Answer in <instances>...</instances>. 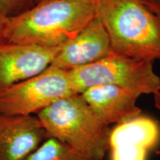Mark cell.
<instances>
[{"instance_id":"6da1fadb","label":"cell","mask_w":160,"mask_h":160,"mask_svg":"<svg viewBox=\"0 0 160 160\" xmlns=\"http://www.w3.org/2000/svg\"><path fill=\"white\" fill-rule=\"evenodd\" d=\"M96 17L95 0H51L4 18L1 42L60 48Z\"/></svg>"},{"instance_id":"7a4b0ae2","label":"cell","mask_w":160,"mask_h":160,"mask_svg":"<svg viewBox=\"0 0 160 160\" xmlns=\"http://www.w3.org/2000/svg\"><path fill=\"white\" fill-rule=\"evenodd\" d=\"M95 7L113 53L160 60V19L142 0H95Z\"/></svg>"},{"instance_id":"3957f363","label":"cell","mask_w":160,"mask_h":160,"mask_svg":"<svg viewBox=\"0 0 160 160\" xmlns=\"http://www.w3.org/2000/svg\"><path fill=\"white\" fill-rule=\"evenodd\" d=\"M37 116L48 137L67 144L86 157L103 160L111 130L96 117L80 94L53 102Z\"/></svg>"},{"instance_id":"277c9868","label":"cell","mask_w":160,"mask_h":160,"mask_svg":"<svg viewBox=\"0 0 160 160\" xmlns=\"http://www.w3.org/2000/svg\"><path fill=\"white\" fill-rule=\"evenodd\" d=\"M153 62L112 52L103 59L68 71L72 87L79 94L91 86L113 85L139 98L160 90V78L153 71Z\"/></svg>"},{"instance_id":"5b68a950","label":"cell","mask_w":160,"mask_h":160,"mask_svg":"<svg viewBox=\"0 0 160 160\" xmlns=\"http://www.w3.org/2000/svg\"><path fill=\"white\" fill-rule=\"evenodd\" d=\"M77 94L68 71L50 65L39 74L0 92V113L37 115L57 99Z\"/></svg>"},{"instance_id":"8992f818","label":"cell","mask_w":160,"mask_h":160,"mask_svg":"<svg viewBox=\"0 0 160 160\" xmlns=\"http://www.w3.org/2000/svg\"><path fill=\"white\" fill-rule=\"evenodd\" d=\"M59 48L0 42V92L45 71Z\"/></svg>"},{"instance_id":"52a82bcc","label":"cell","mask_w":160,"mask_h":160,"mask_svg":"<svg viewBox=\"0 0 160 160\" xmlns=\"http://www.w3.org/2000/svg\"><path fill=\"white\" fill-rule=\"evenodd\" d=\"M112 52L108 34L100 19L95 17L60 47L51 65L71 71L99 61Z\"/></svg>"},{"instance_id":"ba28073f","label":"cell","mask_w":160,"mask_h":160,"mask_svg":"<svg viewBox=\"0 0 160 160\" xmlns=\"http://www.w3.org/2000/svg\"><path fill=\"white\" fill-rule=\"evenodd\" d=\"M160 142V128L152 118L138 116L116 125L111 132V160H147Z\"/></svg>"},{"instance_id":"9c48e42d","label":"cell","mask_w":160,"mask_h":160,"mask_svg":"<svg viewBox=\"0 0 160 160\" xmlns=\"http://www.w3.org/2000/svg\"><path fill=\"white\" fill-rule=\"evenodd\" d=\"M47 138L37 115L0 113V160H25Z\"/></svg>"},{"instance_id":"30bf717a","label":"cell","mask_w":160,"mask_h":160,"mask_svg":"<svg viewBox=\"0 0 160 160\" xmlns=\"http://www.w3.org/2000/svg\"><path fill=\"white\" fill-rule=\"evenodd\" d=\"M104 125H119L141 114L137 96L118 86L97 85L79 93Z\"/></svg>"},{"instance_id":"8fae6325","label":"cell","mask_w":160,"mask_h":160,"mask_svg":"<svg viewBox=\"0 0 160 160\" xmlns=\"http://www.w3.org/2000/svg\"><path fill=\"white\" fill-rule=\"evenodd\" d=\"M25 160H94L57 139L48 137Z\"/></svg>"},{"instance_id":"7c38bea8","label":"cell","mask_w":160,"mask_h":160,"mask_svg":"<svg viewBox=\"0 0 160 160\" xmlns=\"http://www.w3.org/2000/svg\"><path fill=\"white\" fill-rule=\"evenodd\" d=\"M39 0H0V14L13 17L37 5Z\"/></svg>"},{"instance_id":"4fadbf2b","label":"cell","mask_w":160,"mask_h":160,"mask_svg":"<svg viewBox=\"0 0 160 160\" xmlns=\"http://www.w3.org/2000/svg\"><path fill=\"white\" fill-rule=\"evenodd\" d=\"M145 5L160 19V0H142Z\"/></svg>"},{"instance_id":"5bb4252c","label":"cell","mask_w":160,"mask_h":160,"mask_svg":"<svg viewBox=\"0 0 160 160\" xmlns=\"http://www.w3.org/2000/svg\"><path fill=\"white\" fill-rule=\"evenodd\" d=\"M153 99H154L155 108L159 111L160 113V90L153 94Z\"/></svg>"},{"instance_id":"9a60e30c","label":"cell","mask_w":160,"mask_h":160,"mask_svg":"<svg viewBox=\"0 0 160 160\" xmlns=\"http://www.w3.org/2000/svg\"><path fill=\"white\" fill-rule=\"evenodd\" d=\"M3 19L0 20V42H1V31H2V25Z\"/></svg>"},{"instance_id":"2e32d148","label":"cell","mask_w":160,"mask_h":160,"mask_svg":"<svg viewBox=\"0 0 160 160\" xmlns=\"http://www.w3.org/2000/svg\"><path fill=\"white\" fill-rule=\"evenodd\" d=\"M48 1H51V0H39V2H38V4L39 3H42V2H48Z\"/></svg>"},{"instance_id":"e0dca14e","label":"cell","mask_w":160,"mask_h":160,"mask_svg":"<svg viewBox=\"0 0 160 160\" xmlns=\"http://www.w3.org/2000/svg\"><path fill=\"white\" fill-rule=\"evenodd\" d=\"M4 19V17L1 14H0V20H2V19Z\"/></svg>"}]
</instances>
